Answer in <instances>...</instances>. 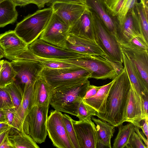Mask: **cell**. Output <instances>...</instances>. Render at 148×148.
Returning a JSON list of instances; mask_svg holds the SVG:
<instances>
[{
    "label": "cell",
    "mask_w": 148,
    "mask_h": 148,
    "mask_svg": "<svg viewBox=\"0 0 148 148\" xmlns=\"http://www.w3.org/2000/svg\"><path fill=\"white\" fill-rule=\"evenodd\" d=\"M131 87V83L123 67L110 88L104 112H96V116L116 127L125 122Z\"/></svg>",
    "instance_id": "1"
},
{
    "label": "cell",
    "mask_w": 148,
    "mask_h": 148,
    "mask_svg": "<svg viewBox=\"0 0 148 148\" xmlns=\"http://www.w3.org/2000/svg\"><path fill=\"white\" fill-rule=\"evenodd\" d=\"M90 85L88 79L54 89L50 104L55 110L77 116L79 104Z\"/></svg>",
    "instance_id": "2"
},
{
    "label": "cell",
    "mask_w": 148,
    "mask_h": 148,
    "mask_svg": "<svg viewBox=\"0 0 148 148\" xmlns=\"http://www.w3.org/2000/svg\"><path fill=\"white\" fill-rule=\"evenodd\" d=\"M57 60L83 68L89 73L90 78L96 79L112 80L123 68L105 56L96 55H84L76 58Z\"/></svg>",
    "instance_id": "3"
},
{
    "label": "cell",
    "mask_w": 148,
    "mask_h": 148,
    "mask_svg": "<svg viewBox=\"0 0 148 148\" xmlns=\"http://www.w3.org/2000/svg\"><path fill=\"white\" fill-rule=\"evenodd\" d=\"M53 12L51 6L38 10L18 23L14 31L28 45L40 37Z\"/></svg>",
    "instance_id": "4"
},
{
    "label": "cell",
    "mask_w": 148,
    "mask_h": 148,
    "mask_svg": "<svg viewBox=\"0 0 148 148\" xmlns=\"http://www.w3.org/2000/svg\"><path fill=\"white\" fill-rule=\"evenodd\" d=\"M90 10L95 41L104 53L106 58L123 67L122 52L116 37L108 30L95 13Z\"/></svg>",
    "instance_id": "5"
},
{
    "label": "cell",
    "mask_w": 148,
    "mask_h": 148,
    "mask_svg": "<svg viewBox=\"0 0 148 148\" xmlns=\"http://www.w3.org/2000/svg\"><path fill=\"white\" fill-rule=\"evenodd\" d=\"M39 76L54 89L88 79L90 75L86 70L77 66L56 69L44 67Z\"/></svg>",
    "instance_id": "6"
},
{
    "label": "cell",
    "mask_w": 148,
    "mask_h": 148,
    "mask_svg": "<svg viewBox=\"0 0 148 148\" xmlns=\"http://www.w3.org/2000/svg\"><path fill=\"white\" fill-rule=\"evenodd\" d=\"M49 108V106L33 105L26 118V133L38 144L45 142L48 135L47 122Z\"/></svg>",
    "instance_id": "7"
},
{
    "label": "cell",
    "mask_w": 148,
    "mask_h": 148,
    "mask_svg": "<svg viewBox=\"0 0 148 148\" xmlns=\"http://www.w3.org/2000/svg\"><path fill=\"white\" fill-rule=\"evenodd\" d=\"M10 63L16 73L14 82L23 90L34 84L44 67L40 62L33 60L14 61Z\"/></svg>",
    "instance_id": "8"
},
{
    "label": "cell",
    "mask_w": 148,
    "mask_h": 148,
    "mask_svg": "<svg viewBox=\"0 0 148 148\" xmlns=\"http://www.w3.org/2000/svg\"><path fill=\"white\" fill-rule=\"evenodd\" d=\"M61 112L51 110L47 122V134L53 145L58 148H73L67 134Z\"/></svg>",
    "instance_id": "9"
},
{
    "label": "cell",
    "mask_w": 148,
    "mask_h": 148,
    "mask_svg": "<svg viewBox=\"0 0 148 148\" xmlns=\"http://www.w3.org/2000/svg\"><path fill=\"white\" fill-rule=\"evenodd\" d=\"M69 27L53 12L39 38L64 49Z\"/></svg>",
    "instance_id": "10"
},
{
    "label": "cell",
    "mask_w": 148,
    "mask_h": 148,
    "mask_svg": "<svg viewBox=\"0 0 148 148\" xmlns=\"http://www.w3.org/2000/svg\"><path fill=\"white\" fill-rule=\"evenodd\" d=\"M28 48L35 56L48 59H71L78 58L84 55L51 45L39 38L29 45Z\"/></svg>",
    "instance_id": "11"
},
{
    "label": "cell",
    "mask_w": 148,
    "mask_h": 148,
    "mask_svg": "<svg viewBox=\"0 0 148 148\" xmlns=\"http://www.w3.org/2000/svg\"><path fill=\"white\" fill-rule=\"evenodd\" d=\"M0 45L5 57L12 61L23 60L28 45L15 32L10 30L0 34Z\"/></svg>",
    "instance_id": "12"
},
{
    "label": "cell",
    "mask_w": 148,
    "mask_h": 148,
    "mask_svg": "<svg viewBox=\"0 0 148 148\" xmlns=\"http://www.w3.org/2000/svg\"><path fill=\"white\" fill-rule=\"evenodd\" d=\"M140 36H144L134 7L128 12L122 24L118 26L116 37L120 45H126L133 38Z\"/></svg>",
    "instance_id": "13"
},
{
    "label": "cell",
    "mask_w": 148,
    "mask_h": 148,
    "mask_svg": "<svg viewBox=\"0 0 148 148\" xmlns=\"http://www.w3.org/2000/svg\"><path fill=\"white\" fill-rule=\"evenodd\" d=\"M72 123L79 148H96L97 131L91 118L82 121L73 119Z\"/></svg>",
    "instance_id": "14"
},
{
    "label": "cell",
    "mask_w": 148,
    "mask_h": 148,
    "mask_svg": "<svg viewBox=\"0 0 148 148\" xmlns=\"http://www.w3.org/2000/svg\"><path fill=\"white\" fill-rule=\"evenodd\" d=\"M51 6L53 12L69 27L88 8L85 4L61 2H54Z\"/></svg>",
    "instance_id": "15"
},
{
    "label": "cell",
    "mask_w": 148,
    "mask_h": 148,
    "mask_svg": "<svg viewBox=\"0 0 148 148\" xmlns=\"http://www.w3.org/2000/svg\"><path fill=\"white\" fill-rule=\"evenodd\" d=\"M64 49L83 55L106 56L96 41L68 34Z\"/></svg>",
    "instance_id": "16"
},
{
    "label": "cell",
    "mask_w": 148,
    "mask_h": 148,
    "mask_svg": "<svg viewBox=\"0 0 148 148\" xmlns=\"http://www.w3.org/2000/svg\"><path fill=\"white\" fill-rule=\"evenodd\" d=\"M68 34L95 40L92 13L88 7L79 19L69 27Z\"/></svg>",
    "instance_id": "17"
},
{
    "label": "cell",
    "mask_w": 148,
    "mask_h": 148,
    "mask_svg": "<svg viewBox=\"0 0 148 148\" xmlns=\"http://www.w3.org/2000/svg\"><path fill=\"white\" fill-rule=\"evenodd\" d=\"M145 119L141 98L135 91L131 83L125 122L131 123L140 128L141 122Z\"/></svg>",
    "instance_id": "18"
},
{
    "label": "cell",
    "mask_w": 148,
    "mask_h": 148,
    "mask_svg": "<svg viewBox=\"0 0 148 148\" xmlns=\"http://www.w3.org/2000/svg\"><path fill=\"white\" fill-rule=\"evenodd\" d=\"M85 4L95 12L110 32L116 37L118 25L116 17L109 13L103 0H84Z\"/></svg>",
    "instance_id": "19"
},
{
    "label": "cell",
    "mask_w": 148,
    "mask_h": 148,
    "mask_svg": "<svg viewBox=\"0 0 148 148\" xmlns=\"http://www.w3.org/2000/svg\"><path fill=\"white\" fill-rule=\"evenodd\" d=\"M120 46L122 51L127 56L135 65L148 87V51L138 50L124 45Z\"/></svg>",
    "instance_id": "20"
},
{
    "label": "cell",
    "mask_w": 148,
    "mask_h": 148,
    "mask_svg": "<svg viewBox=\"0 0 148 148\" xmlns=\"http://www.w3.org/2000/svg\"><path fill=\"white\" fill-rule=\"evenodd\" d=\"M123 64L135 91L140 97L148 93L147 87L135 65L122 52Z\"/></svg>",
    "instance_id": "21"
},
{
    "label": "cell",
    "mask_w": 148,
    "mask_h": 148,
    "mask_svg": "<svg viewBox=\"0 0 148 148\" xmlns=\"http://www.w3.org/2000/svg\"><path fill=\"white\" fill-rule=\"evenodd\" d=\"M54 89L39 76L34 85L33 105L49 106Z\"/></svg>",
    "instance_id": "22"
},
{
    "label": "cell",
    "mask_w": 148,
    "mask_h": 148,
    "mask_svg": "<svg viewBox=\"0 0 148 148\" xmlns=\"http://www.w3.org/2000/svg\"><path fill=\"white\" fill-rule=\"evenodd\" d=\"M115 79V78L109 83L101 86L95 95L89 98L83 99V101L93 108L97 113H103L105 110V105L107 97Z\"/></svg>",
    "instance_id": "23"
},
{
    "label": "cell",
    "mask_w": 148,
    "mask_h": 148,
    "mask_svg": "<svg viewBox=\"0 0 148 148\" xmlns=\"http://www.w3.org/2000/svg\"><path fill=\"white\" fill-rule=\"evenodd\" d=\"M91 119L96 125L97 141L106 147L112 148L111 140L115 131V126L106 121L91 117Z\"/></svg>",
    "instance_id": "24"
},
{
    "label": "cell",
    "mask_w": 148,
    "mask_h": 148,
    "mask_svg": "<svg viewBox=\"0 0 148 148\" xmlns=\"http://www.w3.org/2000/svg\"><path fill=\"white\" fill-rule=\"evenodd\" d=\"M8 137L14 148L40 147L29 134L12 127L9 131Z\"/></svg>",
    "instance_id": "25"
},
{
    "label": "cell",
    "mask_w": 148,
    "mask_h": 148,
    "mask_svg": "<svg viewBox=\"0 0 148 148\" xmlns=\"http://www.w3.org/2000/svg\"><path fill=\"white\" fill-rule=\"evenodd\" d=\"M16 7L10 0H3L0 2V27L16 21L18 14Z\"/></svg>",
    "instance_id": "26"
},
{
    "label": "cell",
    "mask_w": 148,
    "mask_h": 148,
    "mask_svg": "<svg viewBox=\"0 0 148 148\" xmlns=\"http://www.w3.org/2000/svg\"><path fill=\"white\" fill-rule=\"evenodd\" d=\"M34 85H31L23 90L22 101L20 105L16 110L17 114L24 123V132L26 133V118L29 110L33 105V99Z\"/></svg>",
    "instance_id": "27"
},
{
    "label": "cell",
    "mask_w": 148,
    "mask_h": 148,
    "mask_svg": "<svg viewBox=\"0 0 148 148\" xmlns=\"http://www.w3.org/2000/svg\"><path fill=\"white\" fill-rule=\"evenodd\" d=\"M121 124L118 126V133L113 144V148H125L128 143L130 137L134 130V125L129 122L125 125Z\"/></svg>",
    "instance_id": "28"
},
{
    "label": "cell",
    "mask_w": 148,
    "mask_h": 148,
    "mask_svg": "<svg viewBox=\"0 0 148 148\" xmlns=\"http://www.w3.org/2000/svg\"><path fill=\"white\" fill-rule=\"evenodd\" d=\"M26 60L38 61L44 67L52 69L78 66L72 64L63 62L57 60L48 59L38 57L32 54L29 50L27 55Z\"/></svg>",
    "instance_id": "29"
},
{
    "label": "cell",
    "mask_w": 148,
    "mask_h": 148,
    "mask_svg": "<svg viewBox=\"0 0 148 148\" xmlns=\"http://www.w3.org/2000/svg\"><path fill=\"white\" fill-rule=\"evenodd\" d=\"M16 75L10 62L4 60L0 72V87H4L13 83Z\"/></svg>",
    "instance_id": "30"
},
{
    "label": "cell",
    "mask_w": 148,
    "mask_h": 148,
    "mask_svg": "<svg viewBox=\"0 0 148 148\" xmlns=\"http://www.w3.org/2000/svg\"><path fill=\"white\" fill-rule=\"evenodd\" d=\"M3 112L5 122L12 127L24 132V124L15 108L1 110Z\"/></svg>",
    "instance_id": "31"
},
{
    "label": "cell",
    "mask_w": 148,
    "mask_h": 148,
    "mask_svg": "<svg viewBox=\"0 0 148 148\" xmlns=\"http://www.w3.org/2000/svg\"><path fill=\"white\" fill-rule=\"evenodd\" d=\"M2 88L10 95L13 105L16 110L22 101L23 95V90L14 82Z\"/></svg>",
    "instance_id": "32"
},
{
    "label": "cell",
    "mask_w": 148,
    "mask_h": 148,
    "mask_svg": "<svg viewBox=\"0 0 148 148\" xmlns=\"http://www.w3.org/2000/svg\"><path fill=\"white\" fill-rule=\"evenodd\" d=\"M135 8L141 24L143 36L148 42V11L145 10L140 2L136 3Z\"/></svg>",
    "instance_id": "33"
},
{
    "label": "cell",
    "mask_w": 148,
    "mask_h": 148,
    "mask_svg": "<svg viewBox=\"0 0 148 148\" xmlns=\"http://www.w3.org/2000/svg\"><path fill=\"white\" fill-rule=\"evenodd\" d=\"M73 119L66 114H63L62 120L70 140L73 148H79L73 126Z\"/></svg>",
    "instance_id": "34"
},
{
    "label": "cell",
    "mask_w": 148,
    "mask_h": 148,
    "mask_svg": "<svg viewBox=\"0 0 148 148\" xmlns=\"http://www.w3.org/2000/svg\"><path fill=\"white\" fill-rule=\"evenodd\" d=\"M96 112L95 110L85 104L82 100L79 104L77 117L79 119V121H82L96 116Z\"/></svg>",
    "instance_id": "35"
},
{
    "label": "cell",
    "mask_w": 148,
    "mask_h": 148,
    "mask_svg": "<svg viewBox=\"0 0 148 148\" xmlns=\"http://www.w3.org/2000/svg\"><path fill=\"white\" fill-rule=\"evenodd\" d=\"M125 0H106L105 5L110 14L116 18L123 6Z\"/></svg>",
    "instance_id": "36"
},
{
    "label": "cell",
    "mask_w": 148,
    "mask_h": 148,
    "mask_svg": "<svg viewBox=\"0 0 148 148\" xmlns=\"http://www.w3.org/2000/svg\"><path fill=\"white\" fill-rule=\"evenodd\" d=\"M137 0H125L124 3L116 17L118 26L121 25L128 12L135 7Z\"/></svg>",
    "instance_id": "37"
},
{
    "label": "cell",
    "mask_w": 148,
    "mask_h": 148,
    "mask_svg": "<svg viewBox=\"0 0 148 148\" xmlns=\"http://www.w3.org/2000/svg\"><path fill=\"white\" fill-rule=\"evenodd\" d=\"M134 49L148 51V42L144 36H137L133 38L126 45H122Z\"/></svg>",
    "instance_id": "38"
},
{
    "label": "cell",
    "mask_w": 148,
    "mask_h": 148,
    "mask_svg": "<svg viewBox=\"0 0 148 148\" xmlns=\"http://www.w3.org/2000/svg\"><path fill=\"white\" fill-rule=\"evenodd\" d=\"M13 108L15 107L10 95L2 88L0 87V110Z\"/></svg>",
    "instance_id": "39"
},
{
    "label": "cell",
    "mask_w": 148,
    "mask_h": 148,
    "mask_svg": "<svg viewBox=\"0 0 148 148\" xmlns=\"http://www.w3.org/2000/svg\"><path fill=\"white\" fill-rule=\"evenodd\" d=\"M125 148H148L134 131L131 134L128 143Z\"/></svg>",
    "instance_id": "40"
},
{
    "label": "cell",
    "mask_w": 148,
    "mask_h": 148,
    "mask_svg": "<svg viewBox=\"0 0 148 148\" xmlns=\"http://www.w3.org/2000/svg\"><path fill=\"white\" fill-rule=\"evenodd\" d=\"M101 87V86H98L90 84L83 99L89 98L95 95Z\"/></svg>",
    "instance_id": "41"
},
{
    "label": "cell",
    "mask_w": 148,
    "mask_h": 148,
    "mask_svg": "<svg viewBox=\"0 0 148 148\" xmlns=\"http://www.w3.org/2000/svg\"><path fill=\"white\" fill-rule=\"evenodd\" d=\"M140 97L145 119L148 118V93L142 95Z\"/></svg>",
    "instance_id": "42"
},
{
    "label": "cell",
    "mask_w": 148,
    "mask_h": 148,
    "mask_svg": "<svg viewBox=\"0 0 148 148\" xmlns=\"http://www.w3.org/2000/svg\"><path fill=\"white\" fill-rule=\"evenodd\" d=\"M51 0H30V4L36 5L38 8L41 9L43 8L47 3H50Z\"/></svg>",
    "instance_id": "43"
},
{
    "label": "cell",
    "mask_w": 148,
    "mask_h": 148,
    "mask_svg": "<svg viewBox=\"0 0 148 148\" xmlns=\"http://www.w3.org/2000/svg\"><path fill=\"white\" fill-rule=\"evenodd\" d=\"M8 132L5 136L0 145V148H14L8 137Z\"/></svg>",
    "instance_id": "44"
},
{
    "label": "cell",
    "mask_w": 148,
    "mask_h": 148,
    "mask_svg": "<svg viewBox=\"0 0 148 148\" xmlns=\"http://www.w3.org/2000/svg\"><path fill=\"white\" fill-rule=\"evenodd\" d=\"M139 129V127L134 126L135 132L137 134L139 137L142 139L144 143L148 148V140L145 137L144 134L143 132L140 131Z\"/></svg>",
    "instance_id": "45"
},
{
    "label": "cell",
    "mask_w": 148,
    "mask_h": 148,
    "mask_svg": "<svg viewBox=\"0 0 148 148\" xmlns=\"http://www.w3.org/2000/svg\"><path fill=\"white\" fill-rule=\"evenodd\" d=\"M144 123L141 125L140 128L146 137V138L148 140V118H147L143 120Z\"/></svg>",
    "instance_id": "46"
},
{
    "label": "cell",
    "mask_w": 148,
    "mask_h": 148,
    "mask_svg": "<svg viewBox=\"0 0 148 148\" xmlns=\"http://www.w3.org/2000/svg\"><path fill=\"white\" fill-rule=\"evenodd\" d=\"M16 6H24L30 4V0H10Z\"/></svg>",
    "instance_id": "47"
},
{
    "label": "cell",
    "mask_w": 148,
    "mask_h": 148,
    "mask_svg": "<svg viewBox=\"0 0 148 148\" xmlns=\"http://www.w3.org/2000/svg\"><path fill=\"white\" fill-rule=\"evenodd\" d=\"M12 128L6 122L0 123V135L9 130Z\"/></svg>",
    "instance_id": "48"
},
{
    "label": "cell",
    "mask_w": 148,
    "mask_h": 148,
    "mask_svg": "<svg viewBox=\"0 0 148 148\" xmlns=\"http://www.w3.org/2000/svg\"><path fill=\"white\" fill-rule=\"evenodd\" d=\"M56 2L75 3L85 4L84 0H51L50 3L51 4Z\"/></svg>",
    "instance_id": "49"
},
{
    "label": "cell",
    "mask_w": 148,
    "mask_h": 148,
    "mask_svg": "<svg viewBox=\"0 0 148 148\" xmlns=\"http://www.w3.org/2000/svg\"><path fill=\"white\" fill-rule=\"evenodd\" d=\"M5 122L4 115L3 112L0 110V123Z\"/></svg>",
    "instance_id": "50"
},
{
    "label": "cell",
    "mask_w": 148,
    "mask_h": 148,
    "mask_svg": "<svg viewBox=\"0 0 148 148\" xmlns=\"http://www.w3.org/2000/svg\"><path fill=\"white\" fill-rule=\"evenodd\" d=\"M9 130L5 132L0 135V145L3 140L5 136L8 132Z\"/></svg>",
    "instance_id": "51"
},
{
    "label": "cell",
    "mask_w": 148,
    "mask_h": 148,
    "mask_svg": "<svg viewBox=\"0 0 148 148\" xmlns=\"http://www.w3.org/2000/svg\"><path fill=\"white\" fill-rule=\"evenodd\" d=\"M5 57V54L4 51L0 45V60Z\"/></svg>",
    "instance_id": "52"
},
{
    "label": "cell",
    "mask_w": 148,
    "mask_h": 148,
    "mask_svg": "<svg viewBox=\"0 0 148 148\" xmlns=\"http://www.w3.org/2000/svg\"><path fill=\"white\" fill-rule=\"evenodd\" d=\"M4 60H0V72L1 69L2 65Z\"/></svg>",
    "instance_id": "53"
},
{
    "label": "cell",
    "mask_w": 148,
    "mask_h": 148,
    "mask_svg": "<svg viewBox=\"0 0 148 148\" xmlns=\"http://www.w3.org/2000/svg\"><path fill=\"white\" fill-rule=\"evenodd\" d=\"M140 0V2L142 4L143 7H144L145 0Z\"/></svg>",
    "instance_id": "54"
},
{
    "label": "cell",
    "mask_w": 148,
    "mask_h": 148,
    "mask_svg": "<svg viewBox=\"0 0 148 148\" xmlns=\"http://www.w3.org/2000/svg\"><path fill=\"white\" fill-rule=\"evenodd\" d=\"M3 0H0V2L3 1Z\"/></svg>",
    "instance_id": "55"
},
{
    "label": "cell",
    "mask_w": 148,
    "mask_h": 148,
    "mask_svg": "<svg viewBox=\"0 0 148 148\" xmlns=\"http://www.w3.org/2000/svg\"><path fill=\"white\" fill-rule=\"evenodd\" d=\"M103 0L104 1H105V0Z\"/></svg>",
    "instance_id": "56"
}]
</instances>
